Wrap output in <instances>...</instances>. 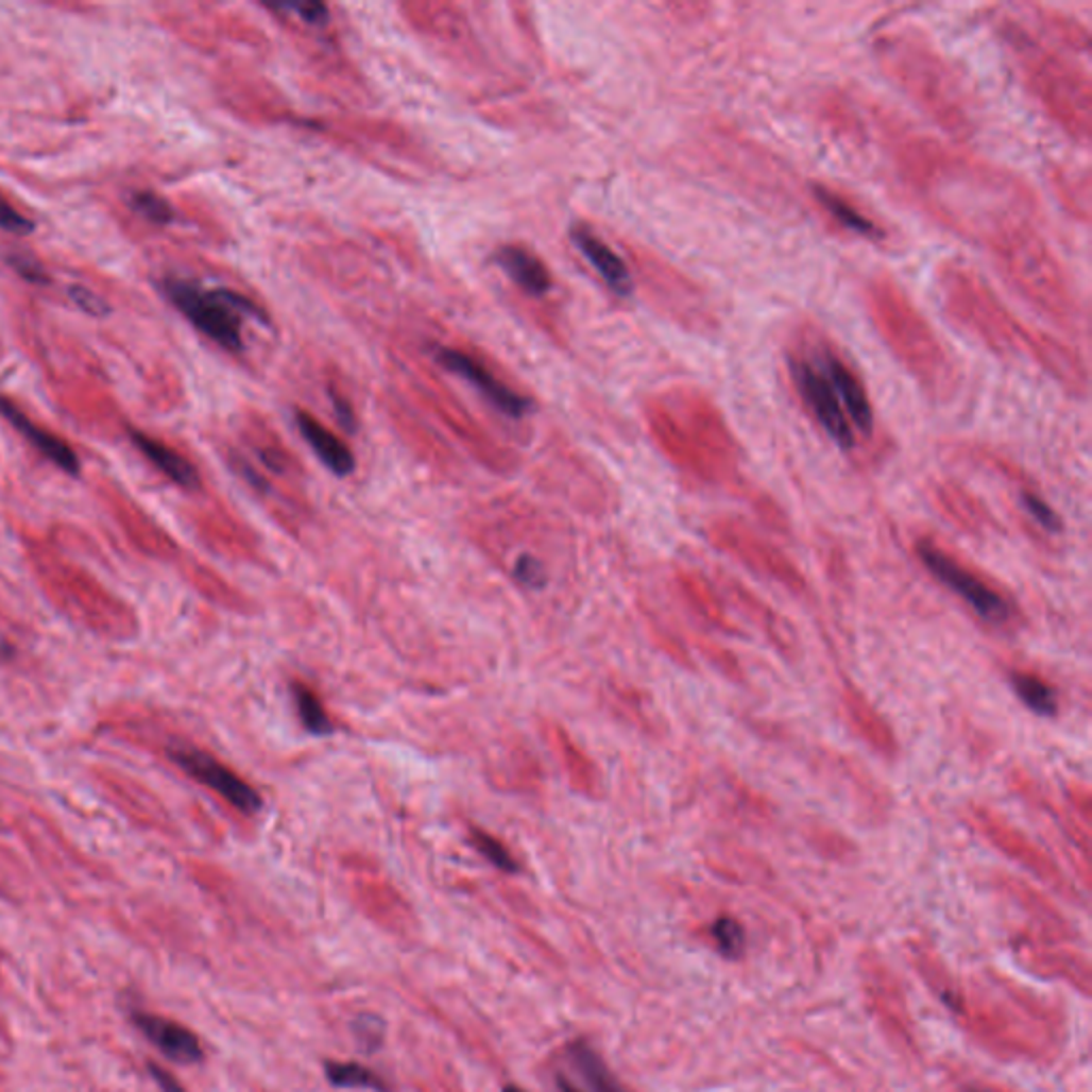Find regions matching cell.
<instances>
[{
    "instance_id": "cell-27",
    "label": "cell",
    "mask_w": 1092,
    "mask_h": 1092,
    "mask_svg": "<svg viewBox=\"0 0 1092 1092\" xmlns=\"http://www.w3.org/2000/svg\"><path fill=\"white\" fill-rule=\"evenodd\" d=\"M0 228L14 235H31L35 231V222L12 207V203L0 194Z\"/></svg>"
},
{
    "instance_id": "cell-13",
    "label": "cell",
    "mask_w": 1092,
    "mask_h": 1092,
    "mask_svg": "<svg viewBox=\"0 0 1092 1092\" xmlns=\"http://www.w3.org/2000/svg\"><path fill=\"white\" fill-rule=\"evenodd\" d=\"M438 363H442L448 372H455L463 380H467L474 389L480 391L482 397L491 406H495L499 412L512 419H521L529 410V402L521 395H516L512 389H508L504 382H499L484 365H480L476 359L455 351V348H438L436 355Z\"/></svg>"
},
{
    "instance_id": "cell-5",
    "label": "cell",
    "mask_w": 1092,
    "mask_h": 1092,
    "mask_svg": "<svg viewBox=\"0 0 1092 1092\" xmlns=\"http://www.w3.org/2000/svg\"><path fill=\"white\" fill-rule=\"evenodd\" d=\"M873 52L888 78L948 135L971 139L979 129V101L965 73L920 31L880 33Z\"/></svg>"
},
{
    "instance_id": "cell-16",
    "label": "cell",
    "mask_w": 1092,
    "mask_h": 1092,
    "mask_svg": "<svg viewBox=\"0 0 1092 1092\" xmlns=\"http://www.w3.org/2000/svg\"><path fill=\"white\" fill-rule=\"evenodd\" d=\"M133 1020L135 1026L169 1058L177 1062H199L203 1058V1047L197 1035L186 1026L152 1013H137Z\"/></svg>"
},
{
    "instance_id": "cell-4",
    "label": "cell",
    "mask_w": 1092,
    "mask_h": 1092,
    "mask_svg": "<svg viewBox=\"0 0 1092 1092\" xmlns=\"http://www.w3.org/2000/svg\"><path fill=\"white\" fill-rule=\"evenodd\" d=\"M785 368L808 419L839 448L854 450L875 433L867 380L837 340L817 323H798L785 342Z\"/></svg>"
},
{
    "instance_id": "cell-28",
    "label": "cell",
    "mask_w": 1092,
    "mask_h": 1092,
    "mask_svg": "<svg viewBox=\"0 0 1092 1092\" xmlns=\"http://www.w3.org/2000/svg\"><path fill=\"white\" fill-rule=\"evenodd\" d=\"M7 262L29 283H35V285H48L50 283L46 269L41 267V262L37 258H31V256H24V254H12V256H7Z\"/></svg>"
},
{
    "instance_id": "cell-17",
    "label": "cell",
    "mask_w": 1092,
    "mask_h": 1092,
    "mask_svg": "<svg viewBox=\"0 0 1092 1092\" xmlns=\"http://www.w3.org/2000/svg\"><path fill=\"white\" fill-rule=\"evenodd\" d=\"M0 414H3L16 431H20L46 459H50L54 465H58L63 472L67 474H73L78 476L80 474V459L75 455V450L65 442L61 440L58 436L41 429L39 425H35L14 402H10L7 397H0Z\"/></svg>"
},
{
    "instance_id": "cell-10",
    "label": "cell",
    "mask_w": 1092,
    "mask_h": 1092,
    "mask_svg": "<svg viewBox=\"0 0 1092 1092\" xmlns=\"http://www.w3.org/2000/svg\"><path fill=\"white\" fill-rule=\"evenodd\" d=\"M920 560L926 564V568L954 594H958L979 617L1003 624L1009 619V607L992 587H988L979 577L962 568L958 562L948 558L941 549L933 544H920L918 546Z\"/></svg>"
},
{
    "instance_id": "cell-8",
    "label": "cell",
    "mask_w": 1092,
    "mask_h": 1092,
    "mask_svg": "<svg viewBox=\"0 0 1092 1092\" xmlns=\"http://www.w3.org/2000/svg\"><path fill=\"white\" fill-rule=\"evenodd\" d=\"M1003 278L1041 314L1069 334L1081 327L1073 283L1041 226L1013 235L990 252Z\"/></svg>"
},
{
    "instance_id": "cell-22",
    "label": "cell",
    "mask_w": 1092,
    "mask_h": 1092,
    "mask_svg": "<svg viewBox=\"0 0 1092 1092\" xmlns=\"http://www.w3.org/2000/svg\"><path fill=\"white\" fill-rule=\"evenodd\" d=\"M293 698H295L297 715L306 730H310L312 734H331L334 732V721L329 719L321 698L317 696V692L312 687H308L302 681H295Z\"/></svg>"
},
{
    "instance_id": "cell-12",
    "label": "cell",
    "mask_w": 1092,
    "mask_h": 1092,
    "mask_svg": "<svg viewBox=\"0 0 1092 1092\" xmlns=\"http://www.w3.org/2000/svg\"><path fill=\"white\" fill-rule=\"evenodd\" d=\"M560 1092H630L609 1064L585 1041H575L564 1052V1067L556 1075Z\"/></svg>"
},
{
    "instance_id": "cell-31",
    "label": "cell",
    "mask_w": 1092,
    "mask_h": 1092,
    "mask_svg": "<svg viewBox=\"0 0 1092 1092\" xmlns=\"http://www.w3.org/2000/svg\"><path fill=\"white\" fill-rule=\"evenodd\" d=\"M1022 499H1024V504H1026L1028 512H1030V514H1033V516H1035L1043 527H1047V529H1058V518H1056L1054 510H1052L1047 504H1043L1039 497H1035V495H1033V493H1028V491H1024Z\"/></svg>"
},
{
    "instance_id": "cell-30",
    "label": "cell",
    "mask_w": 1092,
    "mask_h": 1092,
    "mask_svg": "<svg viewBox=\"0 0 1092 1092\" xmlns=\"http://www.w3.org/2000/svg\"><path fill=\"white\" fill-rule=\"evenodd\" d=\"M69 295H71V300H73V302H75L84 312H88V314H92V317H103V314H107V312H109L107 304H105L99 295H95L90 289H84V287H71V289H69Z\"/></svg>"
},
{
    "instance_id": "cell-33",
    "label": "cell",
    "mask_w": 1092,
    "mask_h": 1092,
    "mask_svg": "<svg viewBox=\"0 0 1092 1092\" xmlns=\"http://www.w3.org/2000/svg\"><path fill=\"white\" fill-rule=\"evenodd\" d=\"M501 1092H525V1090H523V1088H518V1086H512V1084H510V1086H504V1090H501Z\"/></svg>"
},
{
    "instance_id": "cell-14",
    "label": "cell",
    "mask_w": 1092,
    "mask_h": 1092,
    "mask_svg": "<svg viewBox=\"0 0 1092 1092\" xmlns=\"http://www.w3.org/2000/svg\"><path fill=\"white\" fill-rule=\"evenodd\" d=\"M573 241L575 245L585 254V258L592 262V267L600 273V278L615 291L617 295H630L634 289L632 271L626 265V260L607 243L602 241L594 231L587 226H575L573 228Z\"/></svg>"
},
{
    "instance_id": "cell-7",
    "label": "cell",
    "mask_w": 1092,
    "mask_h": 1092,
    "mask_svg": "<svg viewBox=\"0 0 1092 1092\" xmlns=\"http://www.w3.org/2000/svg\"><path fill=\"white\" fill-rule=\"evenodd\" d=\"M655 431L670 457L702 480L730 476L738 463L736 438L711 395L692 387L668 393L653 410Z\"/></svg>"
},
{
    "instance_id": "cell-18",
    "label": "cell",
    "mask_w": 1092,
    "mask_h": 1092,
    "mask_svg": "<svg viewBox=\"0 0 1092 1092\" xmlns=\"http://www.w3.org/2000/svg\"><path fill=\"white\" fill-rule=\"evenodd\" d=\"M495 262L508 273V276L527 293L544 295L553 287L551 273L544 262L521 245H501L495 252Z\"/></svg>"
},
{
    "instance_id": "cell-24",
    "label": "cell",
    "mask_w": 1092,
    "mask_h": 1092,
    "mask_svg": "<svg viewBox=\"0 0 1092 1092\" xmlns=\"http://www.w3.org/2000/svg\"><path fill=\"white\" fill-rule=\"evenodd\" d=\"M131 207L141 216L146 218L148 222L152 224H158V226H165V224H171L173 220V207L163 199L158 197L156 192H148V190H137L131 194L129 199Z\"/></svg>"
},
{
    "instance_id": "cell-1",
    "label": "cell",
    "mask_w": 1092,
    "mask_h": 1092,
    "mask_svg": "<svg viewBox=\"0 0 1092 1092\" xmlns=\"http://www.w3.org/2000/svg\"><path fill=\"white\" fill-rule=\"evenodd\" d=\"M892 156L918 203L939 224L988 252L1020 231L1041 226L1033 188L1007 169L922 135L901 139Z\"/></svg>"
},
{
    "instance_id": "cell-3",
    "label": "cell",
    "mask_w": 1092,
    "mask_h": 1092,
    "mask_svg": "<svg viewBox=\"0 0 1092 1092\" xmlns=\"http://www.w3.org/2000/svg\"><path fill=\"white\" fill-rule=\"evenodd\" d=\"M939 297L950 321L999 357H1026L1069 395L1086 397L1084 357L1056 336L1022 323L979 273L960 260H948L937 273Z\"/></svg>"
},
{
    "instance_id": "cell-2",
    "label": "cell",
    "mask_w": 1092,
    "mask_h": 1092,
    "mask_svg": "<svg viewBox=\"0 0 1092 1092\" xmlns=\"http://www.w3.org/2000/svg\"><path fill=\"white\" fill-rule=\"evenodd\" d=\"M994 33L1028 95L1075 143L1090 141L1092 82L1086 65L1090 31L1058 10L1026 5L992 16Z\"/></svg>"
},
{
    "instance_id": "cell-6",
    "label": "cell",
    "mask_w": 1092,
    "mask_h": 1092,
    "mask_svg": "<svg viewBox=\"0 0 1092 1092\" xmlns=\"http://www.w3.org/2000/svg\"><path fill=\"white\" fill-rule=\"evenodd\" d=\"M871 321L905 372L935 402H948L958 391V365L905 289L890 276H875L867 285Z\"/></svg>"
},
{
    "instance_id": "cell-19",
    "label": "cell",
    "mask_w": 1092,
    "mask_h": 1092,
    "mask_svg": "<svg viewBox=\"0 0 1092 1092\" xmlns=\"http://www.w3.org/2000/svg\"><path fill=\"white\" fill-rule=\"evenodd\" d=\"M295 421L306 442L334 474L348 476L355 470V457L351 448L338 436H334L321 421H317L304 410L295 414Z\"/></svg>"
},
{
    "instance_id": "cell-23",
    "label": "cell",
    "mask_w": 1092,
    "mask_h": 1092,
    "mask_svg": "<svg viewBox=\"0 0 1092 1092\" xmlns=\"http://www.w3.org/2000/svg\"><path fill=\"white\" fill-rule=\"evenodd\" d=\"M1013 689L1020 696V700L1033 709L1039 715H1054L1056 713V696L1054 692L1037 677L1018 672L1013 677Z\"/></svg>"
},
{
    "instance_id": "cell-9",
    "label": "cell",
    "mask_w": 1092,
    "mask_h": 1092,
    "mask_svg": "<svg viewBox=\"0 0 1092 1092\" xmlns=\"http://www.w3.org/2000/svg\"><path fill=\"white\" fill-rule=\"evenodd\" d=\"M163 293L201 334L228 353L243 351L241 317H252L260 323L267 321L258 306L228 289L207 291L188 280L167 278Z\"/></svg>"
},
{
    "instance_id": "cell-29",
    "label": "cell",
    "mask_w": 1092,
    "mask_h": 1092,
    "mask_svg": "<svg viewBox=\"0 0 1092 1092\" xmlns=\"http://www.w3.org/2000/svg\"><path fill=\"white\" fill-rule=\"evenodd\" d=\"M273 10H285V12H293L297 14L302 20H306L308 24H325L329 20V12L325 5L321 3H285V5H273Z\"/></svg>"
},
{
    "instance_id": "cell-20",
    "label": "cell",
    "mask_w": 1092,
    "mask_h": 1092,
    "mask_svg": "<svg viewBox=\"0 0 1092 1092\" xmlns=\"http://www.w3.org/2000/svg\"><path fill=\"white\" fill-rule=\"evenodd\" d=\"M131 440L133 444L143 453V457L156 465L169 480H173L175 484L184 487V489H197L199 487V472L194 470V465L182 457L180 453H175L173 448H169L167 444L141 433V431H131Z\"/></svg>"
},
{
    "instance_id": "cell-21",
    "label": "cell",
    "mask_w": 1092,
    "mask_h": 1092,
    "mask_svg": "<svg viewBox=\"0 0 1092 1092\" xmlns=\"http://www.w3.org/2000/svg\"><path fill=\"white\" fill-rule=\"evenodd\" d=\"M327 1079L338 1088H370L376 1092H391V1086L372 1069L359 1062H327Z\"/></svg>"
},
{
    "instance_id": "cell-25",
    "label": "cell",
    "mask_w": 1092,
    "mask_h": 1092,
    "mask_svg": "<svg viewBox=\"0 0 1092 1092\" xmlns=\"http://www.w3.org/2000/svg\"><path fill=\"white\" fill-rule=\"evenodd\" d=\"M470 837H472V846H474V848H476V850H478V852H480V854H482V856H484L493 867H497L499 871H506V873H516V869H518L516 860L512 858V854H510V852H508V850H506V848H504L495 837H491L489 833L476 831V829L470 833Z\"/></svg>"
},
{
    "instance_id": "cell-32",
    "label": "cell",
    "mask_w": 1092,
    "mask_h": 1092,
    "mask_svg": "<svg viewBox=\"0 0 1092 1092\" xmlns=\"http://www.w3.org/2000/svg\"><path fill=\"white\" fill-rule=\"evenodd\" d=\"M150 1073L156 1079V1084L163 1088V1092H186L184 1086L173 1075H169L165 1069H160L158 1064H150Z\"/></svg>"
},
{
    "instance_id": "cell-26",
    "label": "cell",
    "mask_w": 1092,
    "mask_h": 1092,
    "mask_svg": "<svg viewBox=\"0 0 1092 1092\" xmlns=\"http://www.w3.org/2000/svg\"><path fill=\"white\" fill-rule=\"evenodd\" d=\"M713 937H715L717 945L721 948V952L728 956H738L745 948V933H743L740 924L734 920H728V918L719 920L713 926Z\"/></svg>"
},
{
    "instance_id": "cell-11",
    "label": "cell",
    "mask_w": 1092,
    "mask_h": 1092,
    "mask_svg": "<svg viewBox=\"0 0 1092 1092\" xmlns=\"http://www.w3.org/2000/svg\"><path fill=\"white\" fill-rule=\"evenodd\" d=\"M171 760L194 781L216 791L237 811L252 815L262 808V798L258 796V791L250 783H245L237 772L218 762L214 755L199 749H173Z\"/></svg>"
},
{
    "instance_id": "cell-15",
    "label": "cell",
    "mask_w": 1092,
    "mask_h": 1092,
    "mask_svg": "<svg viewBox=\"0 0 1092 1092\" xmlns=\"http://www.w3.org/2000/svg\"><path fill=\"white\" fill-rule=\"evenodd\" d=\"M811 192H813L817 205L822 207L826 211V216L841 228H846L854 235L873 239V241H880L886 237V228L871 214H867L852 197L843 194L841 190L831 188L826 184H815L811 188Z\"/></svg>"
}]
</instances>
